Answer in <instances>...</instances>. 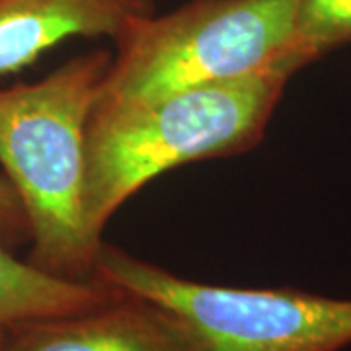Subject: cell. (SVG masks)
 Returning a JSON list of instances; mask_svg holds the SVG:
<instances>
[{
    "mask_svg": "<svg viewBox=\"0 0 351 351\" xmlns=\"http://www.w3.org/2000/svg\"><path fill=\"white\" fill-rule=\"evenodd\" d=\"M0 351H2V330H0Z\"/></svg>",
    "mask_w": 351,
    "mask_h": 351,
    "instance_id": "30bf717a",
    "label": "cell"
},
{
    "mask_svg": "<svg viewBox=\"0 0 351 351\" xmlns=\"http://www.w3.org/2000/svg\"><path fill=\"white\" fill-rule=\"evenodd\" d=\"M289 76L276 69L149 100L96 101L86 129L84 217L98 242L127 199L168 170L254 149Z\"/></svg>",
    "mask_w": 351,
    "mask_h": 351,
    "instance_id": "7a4b0ae2",
    "label": "cell"
},
{
    "mask_svg": "<svg viewBox=\"0 0 351 351\" xmlns=\"http://www.w3.org/2000/svg\"><path fill=\"white\" fill-rule=\"evenodd\" d=\"M2 351H186V346L170 314L123 293L90 311L4 328Z\"/></svg>",
    "mask_w": 351,
    "mask_h": 351,
    "instance_id": "5b68a950",
    "label": "cell"
},
{
    "mask_svg": "<svg viewBox=\"0 0 351 351\" xmlns=\"http://www.w3.org/2000/svg\"><path fill=\"white\" fill-rule=\"evenodd\" d=\"M123 293L101 281L51 277L0 246V330L16 322L90 311Z\"/></svg>",
    "mask_w": 351,
    "mask_h": 351,
    "instance_id": "52a82bcc",
    "label": "cell"
},
{
    "mask_svg": "<svg viewBox=\"0 0 351 351\" xmlns=\"http://www.w3.org/2000/svg\"><path fill=\"white\" fill-rule=\"evenodd\" d=\"M154 8V0H0V78L71 38L117 41Z\"/></svg>",
    "mask_w": 351,
    "mask_h": 351,
    "instance_id": "8992f818",
    "label": "cell"
},
{
    "mask_svg": "<svg viewBox=\"0 0 351 351\" xmlns=\"http://www.w3.org/2000/svg\"><path fill=\"white\" fill-rule=\"evenodd\" d=\"M29 242V225L16 191L4 176H0V246L14 252Z\"/></svg>",
    "mask_w": 351,
    "mask_h": 351,
    "instance_id": "9c48e42d",
    "label": "cell"
},
{
    "mask_svg": "<svg viewBox=\"0 0 351 351\" xmlns=\"http://www.w3.org/2000/svg\"><path fill=\"white\" fill-rule=\"evenodd\" d=\"M295 16L297 0H189L154 12L115 41L98 101L149 100L276 69Z\"/></svg>",
    "mask_w": 351,
    "mask_h": 351,
    "instance_id": "3957f363",
    "label": "cell"
},
{
    "mask_svg": "<svg viewBox=\"0 0 351 351\" xmlns=\"http://www.w3.org/2000/svg\"><path fill=\"white\" fill-rule=\"evenodd\" d=\"M94 277L170 314L186 351H339L351 343V299L199 283L106 242Z\"/></svg>",
    "mask_w": 351,
    "mask_h": 351,
    "instance_id": "277c9868",
    "label": "cell"
},
{
    "mask_svg": "<svg viewBox=\"0 0 351 351\" xmlns=\"http://www.w3.org/2000/svg\"><path fill=\"white\" fill-rule=\"evenodd\" d=\"M112 53H80L36 82L0 88V166L29 225L27 263L96 281L101 244L84 217L86 129Z\"/></svg>",
    "mask_w": 351,
    "mask_h": 351,
    "instance_id": "6da1fadb",
    "label": "cell"
},
{
    "mask_svg": "<svg viewBox=\"0 0 351 351\" xmlns=\"http://www.w3.org/2000/svg\"><path fill=\"white\" fill-rule=\"evenodd\" d=\"M351 41V0H297L295 32L276 69L291 76Z\"/></svg>",
    "mask_w": 351,
    "mask_h": 351,
    "instance_id": "ba28073f",
    "label": "cell"
}]
</instances>
